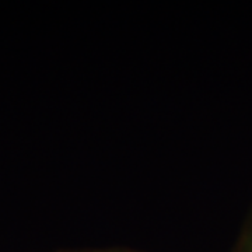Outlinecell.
I'll return each mask as SVG.
<instances>
[{
	"label": "cell",
	"instance_id": "6da1fadb",
	"mask_svg": "<svg viewBox=\"0 0 252 252\" xmlns=\"http://www.w3.org/2000/svg\"><path fill=\"white\" fill-rule=\"evenodd\" d=\"M233 252H252V205L245 217Z\"/></svg>",
	"mask_w": 252,
	"mask_h": 252
},
{
	"label": "cell",
	"instance_id": "7a4b0ae2",
	"mask_svg": "<svg viewBox=\"0 0 252 252\" xmlns=\"http://www.w3.org/2000/svg\"><path fill=\"white\" fill-rule=\"evenodd\" d=\"M64 252H139L133 250H125V248H97V250H74V251Z\"/></svg>",
	"mask_w": 252,
	"mask_h": 252
}]
</instances>
